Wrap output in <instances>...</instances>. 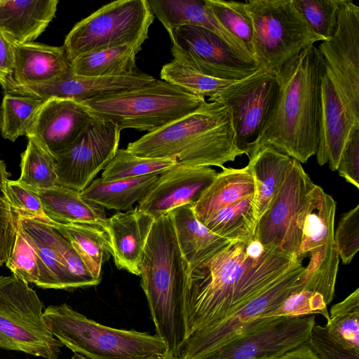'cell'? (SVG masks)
Masks as SVG:
<instances>
[{
	"mask_svg": "<svg viewBox=\"0 0 359 359\" xmlns=\"http://www.w3.org/2000/svg\"><path fill=\"white\" fill-rule=\"evenodd\" d=\"M246 245L230 243L186 273L187 339L231 317L302 262L266 249L261 257L253 258L246 253Z\"/></svg>",
	"mask_w": 359,
	"mask_h": 359,
	"instance_id": "obj_1",
	"label": "cell"
},
{
	"mask_svg": "<svg viewBox=\"0 0 359 359\" xmlns=\"http://www.w3.org/2000/svg\"><path fill=\"white\" fill-rule=\"evenodd\" d=\"M325 62L311 45L273 71L278 93L267 119L246 155L271 147L300 163L316 155L320 139L321 77Z\"/></svg>",
	"mask_w": 359,
	"mask_h": 359,
	"instance_id": "obj_2",
	"label": "cell"
},
{
	"mask_svg": "<svg viewBox=\"0 0 359 359\" xmlns=\"http://www.w3.org/2000/svg\"><path fill=\"white\" fill-rule=\"evenodd\" d=\"M140 157L172 158L185 166H217L245 154L236 144L231 112L205 101L196 111L130 142L126 149Z\"/></svg>",
	"mask_w": 359,
	"mask_h": 359,
	"instance_id": "obj_3",
	"label": "cell"
},
{
	"mask_svg": "<svg viewBox=\"0 0 359 359\" xmlns=\"http://www.w3.org/2000/svg\"><path fill=\"white\" fill-rule=\"evenodd\" d=\"M141 287L167 352L180 356L186 340L184 290L186 273L168 213L154 219L140 264Z\"/></svg>",
	"mask_w": 359,
	"mask_h": 359,
	"instance_id": "obj_4",
	"label": "cell"
},
{
	"mask_svg": "<svg viewBox=\"0 0 359 359\" xmlns=\"http://www.w3.org/2000/svg\"><path fill=\"white\" fill-rule=\"evenodd\" d=\"M43 318L63 346L88 359H147L167 352L156 334L102 325L66 303L48 306Z\"/></svg>",
	"mask_w": 359,
	"mask_h": 359,
	"instance_id": "obj_5",
	"label": "cell"
},
{
	"mask_svg": "<svg viewBox=\"0 0 359 359\" xmlns=\"http://www.w3.org/2000/svg\"><path fill=\"white\" fill-rule=\"evenodd\" d=\"M205 98L162 79L144 86L80 102L92 114L121 130H158L196 111Z\"/></svg>",
	"mask_w": 359,
	"mask_h": 359,
	"instance_id": "obj_6",
	"label": "cell"
},
{
	"mask_svg": "<svg viewBox=\"0 0 359 359\" xmlns=\"http://www.w3.org/2000/svg\"><path fill=\"white\" fill-rule=\"evenodd\" d=\"M154 18L147 0L112 1L76 23L63 46L70 62L86 53L121 46L138 53Z\"/></svg>",
	"mask_w": 359,
	"mask_h": 359,
	"instance_id": "obj_7",
	"label": "cell"
},
{
	"mask_svg": "<svg viewBox=\"0 0 359 359\" xmlns=\"http://www.w3.org/2000/svg\"><path fill=\"white\" fill-rule=\"evenodd\" d=\"M253 25L252 55L259 69L273 72L324 39L308 26L294 0L245 1Z\"/></svg>",
	"mask_w": 359,
	"mask_h": 359,
	"instance_id": "obj_8",
	"label": "cell"
},
{
	"mask_svg": "<svg viewBox=\"0 0 359 359\" xmlns=\"http://www.w3.org/2000/svg\"><path fill=\"white\" fill-rule=\"evenodd\" d=\"M44 305L28 283L0 276V348L45 359H59L64 346L43 318Z\"/></svg>",
	"mask_w": 359,
	"mask_h": 359,
	"instance_id": "obj_9",
	"label": "cell"
},
{
	"mask_svg": "<svg viewBox=\"0 0 359 359\" xmlns=\"http://www.w3.org/2000/svg\"><path fill=\"white\" fill-rule=\"evenodd\" d=\"M305 267L299 263L256 295L231 317L188 338L181 359H204L229 342L261 329L292 294L303 290Z\"/></svg>",
	"mask_w": 359,
	"mask_h": 359,
	"instance_id": "obj_10",
	"label": "cell"
},
{
	"mask_svg": "<svg viewBox=\"0 0 359 359\" xmlns=\"http://www.w3.org/2000/svg\"><path fill=\"white\" fill-rule=\"evenodd\" d=\"M315 187L301 163L293 159L282 187L258 221L254 238L266 250L301 259L302 224Z\"/></svg>",
	"mask_w": 359,
	"mask_h": 359,
	"instance_id": "obj_11",
	"label": "cell"
},
{
	"mask_svg": "<svg viewBox=\"0 0 359 359\" xmlns=\"http://www.w3.org/2000/svg\"><path fill=\"white\" fill-rule=\"evenodd\" d=\"M278 93L273 72L259 68L253 74L236 81L208 99L229 108L237 147L247 153L257 138Z\"/></svg>",
	"mask_w": 359,
	"mask_h": 359,
	"instance_id": "obj_12",
	"label": "cell"
},
{
	"mask_svg": "<svg viewBox=\"0 0 359 359\" xmlns=\"http://www.w3.org/2000/svg\"><path fill=\"white\" fill-rule=\"evenodd\" d=\"M171 53L176 62L215 79L237 81L259 69L235 53L213 32L198 27L184 25L170 35Z\"/></svg>",
	"mask_w": 359,
	"mask_h": 359,
	"instance_id": "obj_13",
	"label": "cell"
},
{
	"mask_svg": "<svg viewBox=\"0 0 359 359\" xmlns=\"http://www.w3.org/2000/svg\"><path fill=\"white\" fill-rule=\"evenodd\" d=\"M317 47L348 112L359 123V6L344 0L336 32Z\"/></svg>",
	"mask_w": 359,
	"mask_h": 359,
	"instance_id": "obj_14",
	"label": "cell"
},
{
	"mask_svg": "<svg viewBox=\"0 0 359 359\" xmlns=\"http://www.w3.org/2000/svg\"><path fill=\"white\" fill-rule=\"evenodd\" d=\"M121 130L95 118L76 142L55 158L57 185L83 190L118 149Z\"/></svg>",
	"mask_w": 359,
	"mask_h": 359,
	"instance_id": "obj_15",
	"label": "cell"
},
{
	"mask_svg": "<svg viewBox=\"0 0 359 359\" xmlns=\"http://www.w3.org/2000/svg\"><path fill=\"white\" fill-rule=\"evenodd\" d=\"M314 314L279 317L268 325L229 342L204 359H278L306 343Z\"/></svg>",
	"mask_w": 359,
	"mask_h": 359,
	"instance_id": "obj_16",
	"label": "cell"
},
{
	"mask_svg": "<svg viewBox=\"0 0 359 359\" xmlns=\"http://www.w3.org/2000/svg\"><path fill=\"white\" fill-rule=\"evenodd\" d=\"M95 118L80 102L50 98L43 102L25 136L34 139L55 159Z\"/></svg>",
	"mask_w": 359,
	"mask_h": 359,
	"instance_id": "obj_17",
	"label": "cell"
},
{
	"mask_svg": "<svg viewBox=\"0 0 359 359\" xmlns=\"http://www.w3.org/2000/svg\"><path fill=\"white\" fill-rule=\"evenodd\" d=\"M156 79L145 73L128 76L86 77L74 74L72 70L54 81L39 85L12 83L5 93L37 97L43 101L50 98L84 102L95 97L136 88Z\"/></svg>",
	"mask_w": 359,
	"mask_h": 359,
	"instance_id": "obj_18",
	"label": "cell"
},
{
	"mask_svg": "<svg viewBox=\"0 0 359 359\" xmlns=\"http://www.w3.org/2000/svg\"><path fill=\"white\" fill-rule=\"evenodd\" d=\"M217 172L208 166L176 164L164 170L137 208L154 219L172 210L194 204L210 185Z\"/></svg>",
	"mask_w": 359,
	"mask_h": 359,
	"instance_id": "obj_19",
	"label": "cell"
},
{
	"mask_svg": "<svg viewBox=\"0 0 359 359\" xmlns=\"http://www.w3.org/2000/svg\"><path fill=\"white\" fill-rule=\"evenodd\" d=\"M336 202L316 184L302 224L299 257L310 255L311 269H337L339 255L334 243Z\"/></svg>",
	"mask_w": 359,
	"mask_h": 359,
	"instance_id": "obj_20",
	"label": "cell"
},
{
	"mask_svg": "<svg viewBox=\"0 0 359 359\" xmlns=\"http://www.w3.org/2000/svg\"><path fill=\"white\" fill-rule=\"evenodd\" d=\"M320 90V131L316 160L320 165L328 163L329 168L335 171L344 147L359 123L348 112L325 69L321 77Z\"/></svg>",
	"mask_w": 359,
	"mask_h": 359,
	"instance_id": "obj_21",
	"label": "cell"
},
{
	"mask_svg": "<svg viewBox=\"0 0 359 359\" xmlns=\"http://www.w3.org/2000/svg\"><path fill=\"white\" fill-rule=\"evenodd\" d=\"M154 219L137 206L107 218L104 229L117 269L140 276V264Z\"/></svg>",
	"mask_w": 359,
	"mask_h": 359,
	"instance_id": "obj_22",
	"label": "cell"
},
{
	"mask_svg": "<svg viewBox=\"0 0 359 359\" xmlns=\"http://www.w3.org/2000/svg\"><path fill=\"white\" fill-rule=\"evenodd\" d=\"M147 1L154 15L169 35L184 25L206 29L218 36L241 58L257 65L248 49L216 19L205 0Z\"/></svg>",
	"mask_w": 359,
	"mask_h": 359,
	"instance_id": "obj_23",
	"label": "cell"
},
{
	"mask_svg": "<svg viewBox=\"0 0 359 359\" xmlns=\"http://www.w3.org/2000/svg\"><path fill=\"white\" fill-rule=\"evenodd\" d=\"M13 83L43 84L60 78L71 71L70 61L63 46H54L36 42H13Z\"/></svg>",
	"mask_w": 359,
	"mask_h": 359,
	"instance_id": "obj_24",
	"label": "cell"
},
{
	"mask_svg": "<svg viewBox=\"0 0 359 359\" xmlns=\"http://www.w3.org/2000/svg\"><path fill=\"white\" fill-rule=\"evenodd\" d=\"M58 2L0 0V31L13 42H33L55 18Z\"/></svg>",
	"mask_w": 359,
	"mask_h": 359,
	"instance_id": "obj_25",
	"label": "cell"
},
{
	"mask_svg": "<svg viewBox=\"0 0 359 359\" xmlns=\"http://www.w3.org/2000/svg\"><path fill=\"white\" fill-rule=\"evenodd\" d=\"M175 229L187 273L230 242L213 233L196 217L193 204L168 212Z\"/></svg>",
	"mask_w": 359,
	"mask_h": 359,
	"instance_id": "obj_26",
	"label": "cell"
},
{
	"mask_svg": "<svg viewBox=\"0 0 359 359\" xmlns=\"http://www.w3.org/2000/svg\"><path fill=\"white\" fill-rule=\"evenodd\" d=\"M255 182L249 164L241 168H224L193 204L202 224L212 214L255 194Z\"/></svg>",
	"mask_w": 359,
	"mask_h": 359,
	"instance_id": "obj_27",
	"label": "cell"
},
{
	"mask_svg": "<svg viewBox=\"0 0 359 359\" xmlns=\"http://www.w3.org/2000/svg\"><path fill=\"white\" fill-rule=\"evenodd\" d=\"M43 210L52 221L61 224H86L104 230L107 224L102 207L86 200L81 191L60 185L37 190Z\"/></svg>",
	"mask_w": 359,
	"mask_h": 359,
	"instance_id": "obj_28",
	"label": "cell"
},
{
	"mask_svg": "<svg viewBox=\"0 0 359 359\" xmlns=\"http://www.w3.org/2000/svg\"><path fill=\"white\" fill-rule=\"evenodd\" d=\"M293 159L271 147L260 149L249 158L255 188L253 206L258 221L282 187Z\"/></svg>",
	"mask_w": 359,
	"mask_h": 359,
	"instance_id": "obj_29",
	"label": "cell"
},
{
	"mask_svg": "<svg viewBox=\"0 0 359 359\" xmlns=\"http://www.w3.org/2000/svg\"><path fill=\"white\" fill-rule=\"evenodd\" d=\"M159 175L104 182L100 177L93 180L81 196L102 208L125 210L145 198L156 183Z\"/></svg>",
	"mask_w": 359,
	"mask_h": 359,
	"instance_id": "obj_30",
	"label": "cell"
},
{
	"mask_svg": "<svg viewBox=\"0 0 359 359\" xmlns=\"http://www.w3.org/2000/svg\"><path fill=\"white\" fill-rule=\"evenodd\" d=\"M72 245L92 276L101 281L103 263L108 260L111 248L105 231L86 224H50Z\"/></svg>",
	"mask_w": 359,
	"mask_h": 359,
	"instance_id": "obj_31",
	"label": "cell"
},
{
	"mask_svg": "<svg viewBox=\"0 0 359 359\" xmlns=\"http://www.w3.org/2000/svg\"><path fill=\"white\" fill-rule=\"evenodd\" d=\"M135 50L121 46L83 53L70 62L72 73L79 76L108 77L137 73Z\"/></svg>",
	"mask_w": 359,
	"mask_h": 359,
	"instance_id": "obj_32",
	"label": "cell"
},
{
	"mask_svg": "<svg viewBox=\"0 0 359 359\" xmlns=\"http://www.w3.org/2000/svg\"><path fill=\"white\" fill-rule=\"evenodd\" d=\"M19 218L24 230L34 241L45 267L46 280L44 289L69 290L79 288L74 279L61 262L53 245L50 223L20 215Z\"/></svg>",
	"mask_w": 359,
	"mask_h": 359,
	"instance_id": "obj_33",
	"label": "cell"
},
{
	"mask_svg": "<svg viewBox=\"0 0 359 359\" xmlns=\"http://www.w3.org/2000/svg\"><path fill=\"white\" fill-rule=\"evenodd\" d=\"M253 198L254 195L218 210L203 224L230 243H249L254 238L258 223Z\"/></svg>",
	"mask_w": 359,
	"mask_h": 359,
	"instance_id": "obj_34",
	"label": "cell"
},
{
	"mask_svg": "<svg viewBox=\"0 0 359 359\" xmlns=\"http://www.w3.org/2000/svg\"><path fill=\"white\" fill-rule=\"evenodd\" d=\"M15 276L44 289L46 271L32 238L24 230L18 215L11 254L5 264Z\"/></svg>",
	"mask_w": 359,
	"mask_h": 359,
	"instance_id": "obj_35",
	"label": "cell"
},
{
	"mask_svg": "<svg viewBox=\"0 0 359 359\" xmlns=\"http://www.w3.org/2000/svg\"><path fill=\"white\" fill-rule=\"evenodd\" d=\"M43 100L37 97L4 93L1 107V136L15 142L26 135Z\"/></svg>",
	"mask_w": 359,
	"mask_h": 359,
	"instance_id": "obj_36",
	"label": "cell"
},
{
	"mask_svg": "<svg viewBox=\"0 0 359 359\" xmlns=\"http://www.w3.org/2000/svg\"><path fill=\"white\" fill-rule=\"evenodd\" d=\"M26 149L21 154L18 180L34 190L57 185L55 159L32 137H27Z\"/></svg>",
	"mask_w": 359,
	"mask_h": 359,
	"instance_id": "obj_37",
	"label": "cell"
},
{
	"mask_svg": "<svg viewBox=\"0 0 359 359\" xmlns=\"http://www.w3.org/2000/svg\"><path fill=\"white\" fill-rule=\"evenodd\" d=\"M177 164L172 158H149L137 156L126 149H118L104 168L101 180L111 182L149 175H160Z\"/></svg>",
	"mask_w": 359,
	"mask_h": 359,
	"instance_id": "obj_38",
	"label": "cell"
},
{
	"mask_svg": "<svg viewBox=\"0 0 359 359\" xmlns=\"http://www.w3.org/2000/svg\"><path fill=\"white\" fill-rule=\"evenodd\" d=\"M325 326L340 342L359 351V288L331 307Z\"/></svg>",
	"mask_w": 359,
	"mask_h": 359,
	"instance_id": "obj_39",
	"label": "cell"
},
{
	"mask_svg": "<svg viewBox=\"0 0 359 359\" xmlns=\"http://www.w3.org/2000/svg\"><path fill=\"white\" fill-rule=\"evenodd\" d=\"M160 76L161 79L205 99L236 81L204 75L174 60L163 66Z\"/></svg>",
	"mask_w": 359,
	"mask_h": 359,
	"instance_id": "obj_40",
	"label": "cell"
},
{
	"mask_svg": "<svg viewBox=\"0 0 359 359\" xmlns=\"http://www.w3.org/2000/svg\"><path fill=\"white\" fill-rule=\"evenodd\" d=\"M205 2L216 19L252 55L253 25L245 3L231 0H205Z\"/></svg>",
	"mask_w": 359,
	"mask_h": 359,
	"instance_id": "obj_41",
	"label": "cell"
},
{
	"mask_svg": "<svg viewBox=\"0 0 359 359\" xmlns=\"http://www.w3.org/2000/svg\"><path fill=\"white\" fill-rule=\"evenodd\" d=\"M344 0H294L310 29L327 41L337 31L338 15Z\"/></svg>",
	"mask_w": 359,
	"mask_h": 359,
	"instance_id": "obj_42",
	"label": "cell"
},
{
	"mask_svg": "<svg viewBox=\"0 0 359 359\" xmlns=\"http://www.w3.org/2000/svg\"><path fill=\"white\" fill-rule=\"evenodd\" d=\"M11 173L0 158V267L11 254L17 232L18 214L13 208L6 191V181Z\"/></svg>",
	"mask_w": 359,
	"mask_h": 359,
	"instance_id": "obj_43",
	"label": "cell"
},
{
	"mask_svg": "<svg viewBox=\"0 0 359 359\" xmlns=\"http://www.w3.org/2000/svg\"><path fill=\"white\" fill-rule=\"evenodd\" d=\"M6 191L9 201L15 212L22 217L38 219L51 223L45 214L36 190L17 180L6 181Z\"/></svg>",
	"mask_w": 359,
	"mask_h": 359,
	"instance_id": "obj_44",
	"label": "cell"
},
{
	"mask_svg": "<svg viewBox=\"0 0 359 359\" xmlns=\"http://www.w3.org/2000/svg\"><path fill=\"white\" fill-rule=\"evenodd\" d=\"M52 241L61 262L74 279L79 288L95 286L100 283L92 276L71 243L53 226Z\"/></svg>",
	"mask_w": 359,
	"mask_h": 359,
	"instance_id": "obj_45",
	"label": "cell"
},
{
	"mask_svg": "<svg viewBox=\"0 0 359 359\" xmlns=\"http://www.w3.org/2000/svg\"><path fill=\"white\" fill-rule=\"evenodd\" d=\"M334 238L339 257L349 264L359 250V205L341 215Z\"/></svg>",
	"mask_w": 359,
	"mask_h": 359,
	"instance_id": "obj_46",
	"label": "cell"
},
{
	"mask_svg": "<svg viewBox=\"0 0 359 359\" xmlns=\"http://www.w3.org/2000/svg\"><path fill=\"white\" fill-rule=\"evenodd\" d=\"M307 344L320 359H359V351L340 342L325 326L315 325Z\"/></svg>",
	"mask_w": 359,
	"mask_h": 359,
	"instance_id": "obj_47",
	"label": "cell"
},
{
	"mask_svg": "<svg viewBox=\"0 0 359 359\" xmlns=\"http://www.w3.org/2000/svg\"><path fill=\"white\" fill-rule=\"evenodd\" d=\"M337 170L345 180L359 189V126L351 133L341 151Z\"/></svg>",
	"mask_w": 359,
	"mask_h": 359,
	"instance_id": "obj_48",
	"label": "cell"
},
{
	"mask_svg": "<svg viewBox=\"0 0 359 359\" xmlns=\"http://www.w3.org/2000/svg\"><path fill=\"white\" fill-rule=\"evenodd\" d=\"M14 50L13 42L0 31V84L6 92L13 83Z\"/></svg>",
	"mask_w": 359,
	"mask_h": 359,
	"instance_id": "obj_49",
	"label": "cell"
},
{
	"mask_svg": "<svg viewBox=\"0 0 359 359\" xmlns=\"http://www.w3.org/2000/svg\"><path fill=\"white\" fill-rule=\"evenodd\" d=\"M278 359H320L306 343L287 352Z\"/></svg>",
	"mask_w": 359,
	"mask_h": 359,
	"instance_id": "obj_50",
	"label": "cell"
},
{
	"mask_svg": "<svg viewBox=\"0 0 359 359\" xmlns=\"http://www.w3.org/2000/svg\"><path fill=\"white\" fill-rule=\"evenodd\" d=\"M147 359H181L180 357L172 355L170 353L155 355Z\"/></svg>",
	"mask_w": 359,
	"mask_h": 359,
	"instance_id": "obj_51",
	"label": "cell"
},
{
	"mask_svg": "<svg viewBox=\"0 0 359 359\" xmlns=\"http://www.w3.org/2000/svg\"><path fill=\"white\" fill-rule=\"evenodd\" d=\"M71 359H88L78 353H74V355L72 357Z\"/></svg>",
	"mask_w": 359,
	"mask_h": 359,
	"instance_id": "obj_52",
	"label": "cell"
},
{
	"mask_svg": "<svg viewBox=\"0 0 359 359\" xmlns=\"http://www.w3.org/2000/svg\"><path fill=\"white\" fill-rule=\"evenodd\" d=\"M1 130V110H0V132Z\"/></svg>",
	"mask_w": 359,
	"mask_h": 359,
	"instance_id": "obj_53",
	"label": "cell"
}]
</instances>
